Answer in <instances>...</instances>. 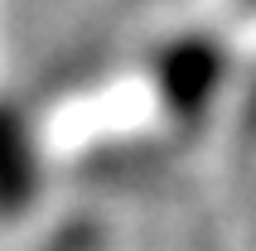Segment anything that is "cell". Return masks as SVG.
Instances as JSON below:
<instances>
[{"label":"cell","mask_w":256,"mask_h":251,"mask_svg":"<svg viewBox=\"0 0 256 251\" xmlns=\"http://www.w3.org/2000/svg\"><path fill=\"white\" fill-rule=\"evenodd\" d=\"M252 5H256V0H252Z\"/></svg>","instance_id":"obj_4"},{"label":"cell","mask_w":256,"mask_h":251,"mask_svg":"<svg viewBox=\"0 0 256 251\" xmlns=\"http://www.w3.org/2000/svg\"><path fill=\"white\" fill-rule=\"evenodd\" d=\"M228 68H232V58L218 39H208V34H179V39H170L155 54L150 78H155L160 102H164V112L174 121H203L213 112L222 82H228Z\"/></svg>","instance_id":"obj_1"},{"label":"cell","mask_w":256,"mask_h":251,"mask_svg":"<svg viewBox=\"0 0 256 251\" xmlns=\"http://www.w3.org/2000/svg\"><path fill=\"white\" fill-rule=\"evenodd\" d=\"M39 188H44V160L34 126L14 102H0V218L29 212Z\"/></svg>","instance_id":"obj_2"},{"label":"cell","mask_w":256,"mask_h":251,"mask_svg":"<svg viewBox=\"0 0 256 251\" xmlns=\"http://www.w3.org/2000/svg\"><path fill=\"white\" fill-rule=\"evenodd\" d=\"M246 126L256 130V82H252V92H246Z\"/></svg>","instance_id":"obj_3"}]
</instances>
